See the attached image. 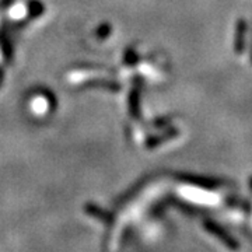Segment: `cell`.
Wrapping results in <instances>:
<instances>
[{
    "label": "cell",
    "instance_id": "obj_1",
    "mask_svg": "<svg viewBox=\"0 0 252 252\" xmlns=\"http://www.w3.org/2000/svg\"><path fill=\"white\" fill-rule=\"evenodd\" d=\"M245 35H247V23L245 20H240L237 24L234 38V51L235 54H243L245 49Z\"/></svg>",
    "mask_w": 252,
    "mask_h": 252
},
{
    "label": "cell",
    "instance_id": "obj_2",
    "mask_svg": "<svg viewBox=\"0 0 252 252\" xmlns=\"http://www.w3.org/2000/svg\"><path fill=\"white\" fill-rule=\"evenodd\" d=\"M251 62H252V45H251Z\"/></svg>",
    "mask_w": 252,
    "mask_h": 252
}]
</instances>
